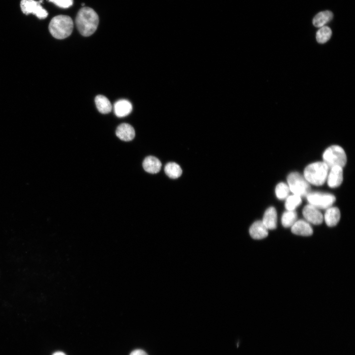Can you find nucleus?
Segmentation results:
<instances>
[{
    "label": "nucleus",
    "mask_w": 355,
    "mask_h": 355,
    "mask_svg": "<svg viewBox=\"0 0 355 355\" xmlns=\"http://www.w3.org/2000/svg\"><path fill=\"white\" fill-rule=\"evenodd\" d=\"M48 1L63 8H69L73 4V0H48Z\"/></svg>",
    "instance_id": "b1692460"
},
{
    "label": "nucleus",
    "mask_w": 355,
    "mask_h": 355,
    "mask_svg": "<svg viewBox=\"0 0 355 355\" xmlns=\"http://www.w3.org/2000/svg\"><path fill=\"white\" fill-rule=\"evenodd\" d=\"M333 16V13L328 10L320 12L314 17L313 24L316 27L320 28L330 21Z\"/></svg>",
    "instance_id": "a211bd4d"
},
{
    "label": "nucleus",
    "mask_w": 355,
    "mask_h": 355,
    "mask_svg": "<svg viewBox=\"0 0 355 355\" xmlns=\"http://www.w3.org/2000/svg\"><path fill=\"white\" fill-rule=\"evenodd\" d=\"M166 174L170 178H177L182 174V170L180 166L175 162H169L165 166Z\"/></svg>",
    "instance_id": "6ab92c4d"
},
{
    "label": "nucleus",
    "mask_w": 355,
    "mask_h": 355,
    "mask_svg": "<svg viewBox=\"0 0 355 355\" xmlns=\"http://www.w3.org/2000/svg\"><path fill=\"white\" fill-rule=\"evenodd\" d=\"M42 0H21L20 7L25 14L32 13L38 18L43 19L47 17L48 12L41 6Z\"/></svg>",
    "instance_id": "0eeeda50"
},
{
    "label": "nucleus",
    "mask_w": 355,
    "mask_h": 355,
    "mask_svg": "<svg viewBox=\"0 0 355 355\" xmlns=\"http://www.w3.org/2000/svg\"><path fill=\"white\" fill-rule=\"evenodd\" d=\"M73 22L69 16L60 15L54 17L50 21L48 29L51 35L55 38L62 39L71 34Z\"/></svg>",
    "instance_id": "f03ea898"
},
{
    "label": "nucleus",
    "mask_w": 355,
    "mask_h": 355,
    "mask_svg": "<svg viewBox=\"0 0 355 355\" xmlns=\"http://www.w3.org/2000/svg\"><path fill=\"white\" fill-rule=\"evenodd\" d=\"M52 355H66L64 353L60 351L55 352Z\"/></svg>",
    "instance_id": "a878e982"
},
{
    "label": "nucleus",
    "mask_w": 355,
    "mask_h": 355,
    "mask_svg": "<svg viewBox=\"0 0 355 355\" xmlns=\"http://www.w3.org/2000/svg\"><path fill=\"white\" fill-rule=\"evenodd\" d=\"M332 31L330 28L324 26L320 28L316 34V39L320 43L326 42L331 37Z\"/></svg>",
    "instance_id": "aec40b11"
},
{
    "label": "nucleus",
    "mask_w": 355,
    "mask_h": 355,
    "mask_svg": "<svg viewBox=\"0 0 355 355\" xmlns=\"http://www.w3.org/2000/svg\"><path fill=\"white\" fill-rule=\"evenodd\" d=\"M262 221L268 230H272L276 228L277 215L276 209L274 207H271L266 210Z\"/></svg>",
    "instance_id": "4468645a"
},
{
    "label": "nucleus",
    "mask_w": 355,
    "mask_h": 355,
    "mask_svg": "<svg viewBox=\"0 0 355 355\" xmlns=\"http://www.w3.org/2000/svg\"><path fill=\"white\" fill-rule=\"evenodd\" d=\"M306 197L310 204L318 209H327L331 207L336 200L332 194L317 192H310Z\"/></svg>",
    "instance_id": "423d86ee"
},
{
    "label": "nucleus",
    "mask_w": 355,
    "mask_h": 355,
    "mask_svg": "<svg viewBox=\"0 0 355 355\" xmlns=\"http://www.w3.org/2000/svg\"><path fill=\"white\" fill-rule=\"evenodd\" d=\"M289 190L288 185L284 182H280L276 186V195L278 199L283 200L288 197Z\"/></svg>",
    "instance_id": "5701e85b"
},
{
    "label": "nucleus",
    "mask_w": 355,
    "mask_h": 355,
    "mask_svg": "<svg viewBox=\"0 0 355 355\" xmlns=\"http://www.w3.org/2000/svg\"><path fill=\"white\" fill-rule=\"evenodd\" d=\"M304 217L308 222L315 225L320 224L323 216L319 210L311 204L306 205L302 211Z\"/></svg>",
    "instance_id": "6e6552de"
},
{
    "label": "nucleus",
    "mask_w": 355,
    "mask_h": 355,
    "mask_svg": "<svg viewBox=\"0 0 355 355\" xmlns=\"http://www.w3.org/2000/svg\"><path fill=\"white\" fill-rule=\"evenodd\" d=\"M291 232L296 235L309 236L312 235L313 229L307 221L304 220H296L291 226Z\"/></svg>",
    "instance_id": "9b49d317"
},
{
    "label": "nucleus",
    "mask_w": 355,
    "mask_h": 355,
    "mask_svg": "<svg viewBox=\"0 0 355 355\" xmlns=\"http://www.w3.org/2000/svg\"><path fill=\"white\" fill-rule=\"evenodd\" d=\"M142 166L146 172L150 174H156L160 170L161 163L156 157L149 156L144 159Z\"/></svg>",
    "instance_id": "2eb2a0df"
},
{
    "label": "nucleus",
    "mask_w": 355,
    "mask_h": 355,
    "mask_svg": "<svg viewBox=\"0 0 355 355\" xmlns=\"http://www.w3.org/2000/svg\"><path fill=\"white\" fill-rule=\"evenodd\" d=\"M297 213L294 211H287L282 216V223L284 227H291L297 219Z\"/></svg>",
    "instance_id": "412c9836"
},
{
    "label": "nucleus",
    "mask_w": 355,
    "mask_h": 355,
    "mask_svg": "<svg viewBox=\"0 0 355 355\" xmlns=\"http://www.w3.org/2000/svg\"><path fill=\"white\" fill-rule=\"evenodd\" d=\"M95 102L98 111L101 113L107 114L112 110V105L110 101L103 95H97L95 99Z\"/></svg>",
    "instance_id": "f3484780"
},
{
    "label": "nucleus",
    "mask_w": 355,
    "mask_h": 355,
    "mask_svg": "<svg viewBox=\"0 0 355 355\" xmlns=\"http://www.w3.org/2000/svg\"><path fill=\"white\" fill-rule=\"evenodd\" d=\"M130 355H148L143 350L141 349H137L133 351Z\"/></svg>",
    "instance_id": "393cba45"
},
{
    "label": "nucleus",
    "mask_w": 355,
    "mask_h": 355,
    "mask_svg": "<svg viewBox=\"0 0 355 355\" xmlns=\"http://www.w3.org/2000/svg\"><path fill=\"white\" fill-rule=\"evenodd\" d=\"M328 170L327 166L323 162H315L305 168L304 177L310 184L320 186L327 179Z\"/></svg>",
    "instance_id": "7ed1b4c3"
},
{
    "label": "nucleus",
    "mask_w": 355,
    "mask_h": 355,
    "mask_svg": "<svg viewBox=\"0 0 355 355\" xmlns=\"http://www.w3.org/2000/svg\"><path fill=\"white\" fill-rule=\"evenodd\" d=\"M340 212L337 207H330L326 209L324 219L326 225L333 227L337 225L340 218Z\"/></svg>",
    "instance_id": "dca6fc26"
},
{
    "label": "nucleus",
    "mask_w": 355,
    "mask_h": 355,
    "mask_svg": "<svg viewBox=\"0 0 355 355\" xmlns=\"http://www.w3.org/2000/svg\"><path fill=\"white\" fill-rule=\"evenodd\" d=\"M323 162L329 169L334 166L344 167L347 162L346 153L339 145H332L327 148L323 154Z\"/></svg>",
    "instance_id": "20e7f679"
},
{
    "label": "nucleus",
    "mask_w": 355,
    "mask_h": 355,
    "mask_svg": "<svg viewBox=\"0 0 355 355\" xmlns=\"http://www.w3.org/2000/svg\"><path fill=\"white\" fill-rule=\"evenodd\" d=\"M116 135L120 140L128 142L132 140L135 136L134 128L129 124L122 123L116 130Z\"/></svg>",
    "instance_id": "9d476101"
},
{
    "label": "nucleus",
    "mask_w": 355,
    "mask_h": 355,
    "mask_svg": "<svg viewBox=\"0 0 355 355\" xmlns=\"http://www.w3.org/2000/svg\"><path fill=\"white\" fill-rule=\"evenodd\" d=\"M99 17L92 8L83 7L78 12L75 24L77 30L81 35L88 36L97 30L99 24Z\"/></svg>",
    "instance_id": "f257e3e1"
},
{
    "label": "nucleus",
    "mask_w": 355,
    "mask_h": 355,
    "mask_svg": "<svg viewBox=\"0 0 355 355\" xmlns=\"http://www.w3.org/2000/svg\"><path fill=\"white\" fill-rule=\"evenodd\" d=\"M342 168L339 166H334L330 169L326 179L330 187L335 188L342 183L343 179Z\"/></svg>",
    "instance_id": "1a4fd4ad"
},
{
    "label": "nucleus",
    "mask_w": 355,
    "mask_h": 355,
    "mask_svg": "<svg viewBox=\"0 0 355 355\" xmlns=\"http://www.w3.org/2000/svg\"><path fill=\"white\" fill-rule=\"evenodd\" d=\"M302 202L301 197L293 194L288 196L285 203V207L287 211H294Z\"/></svg>",
    "instance_id": "4be33fe9"
},
{
    "label": "nucleus",
    "mask_w": 355,
    "mask_h": 355,
    "mask_svg": "<svg viewBox=\"0 0 355 355\" xmlns=\"http://www.w3.org/2000/svg\"><path fill=\"white\" fill-rule=\"evenodd\" d=\"M114 112L118 117H123L129 115L132 111V104L128 100L121 99L115 102L113 106Z\"/></svg>",
    "instance_id": "f8f14e48"
},
{
    "label": "nucleus",
    "mask_w": 355,
    "mask_h": 355,
    "mask_svg": "<svg viewBox=\"0 0 355 355\" xmlns=\"http://www.w3.org/2000/svg\"><path fill=\"white\" fill-rule=\"evenodd\" d=\"M249 234L254 239H262L268 235V229L263 224L262 221L258 220L254 222L249 228Z\"/></svg>",
    "instance_id": "ddd939ff"
},
{
    "label": "nucleus",
    "mask_w": 355,
    "mask_h": 355,
    "mask_svg": "<svg viewBox=\"0 0 355 355\" xmlns=\"http://www.w3.org/2000/svg\"><path fill=\"white\" fill-rule=\"evenodd\" d=\"M287 181L289 190L293 194L306 196L311 191L310 183L304 176L297 172H293L288 175Z\"/></svg>",
    "instance_id": "39448f33"
}]
</instances>
